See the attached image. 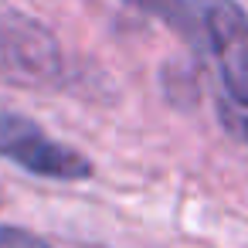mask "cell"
Returning <instances> with one entry per match:
<instances>
[{"mask_svg":"<svg viewBox=\"0 0 248 248\" xmlns=\"http://www.w3.org/2000/svg\"><path fill=\"white\" fill-rule=\"evenodd\" d=\"M0 78L11 85H55L62 78V48L55 34L0 0Z\"/></svg>","mask_w":248,"mask_h":248,"instance_id":"6da1fadb","label":"cell"},{"mask_svg":"<svg viewBox=\"0 0 248 248\" xmlns=\"http://www.w3.org/2000/svg\"><path fill=\"white\" fill-rule=\"evenodd\" d=\"M0 156L48 180H85L95 170L85 153L51 140L34 119L4 106H0Z\"/></svg>","mask_w":248,"mask_h":248,"instance_id":"7a4b0ae2","label":"cell"},{"mask_svg":"<svg viewBox=\"0 0 248 248\" xmlns=\"http://www.w3.org/2000/svg\"><path fill=\"white\" fill-rule=\"evenodd\" d=\"M190 4L221 65L231 102L248 109V11L238 0H190Z\"/></svg>","mask_w":248,"mask_h":248,"instance_id":"3957f363","label":"cell"},{"mask_svg":"<svg viewBox=\"0 0 248 248\" xmlns=\"http://www.w3.org/2000/svg\"><path fill=\"white\" fill-rule=\"evenodd\" d=\"M0 248H48V245H45L38 234L24 231V228L4 224V228H0Z\"/></svg>","mask_w":248,"mask_h":248,"instance_id":"277c9868","label":"cell"},{"mask_svg":"<svg viewBox=\"0 0 248 248\" xmlns=\"http://www.w3.org/2000/svg\"><path fill=\"white\" fill-rule=\"evenodd\" d=\"M221 119H224V126H228L238 140H245V143H248V112H245V109H238L234 102H231V106H224V102H221Z\"/></svg>","mask_w":248,"mask_h":248,"instance_id":"5b68a950","label":"cell"}]
</instances>
